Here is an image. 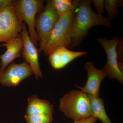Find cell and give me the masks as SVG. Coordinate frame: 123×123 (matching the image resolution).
Instances as JSON below:
<instances>
[{
  "mask_svg": "<svg viewBox=\"0 0 123 123\" xmlns=\"http://www.w3.org/2000/svg\"><path fill=\"white\" fill-rule=\"evenodd\" d=\"M23 24L15 14L12 4L0 10V42L7 43L19 34Z\"/></svg>",
  "mask_w": 123,
  "mask_h": 123,
  "instance_id": "cell-7",
  "label": "cell"
},
{
  "mask_svg": "<svg viewBox=\"0 0 123 123\" xmlns=\"http://www.w3.org/2000/svg\"><path fill=\"white\" fill-rule=\"evenodd\" d=\"M60 18L51 0L47 1L44 9L38 13L36 18L35 30L40 42L39 53L43 51L49 35Z\"/></svg>",
  "mask_w": 123,
  "mask_h": 123,
  "instance_id": "cell-5",
  "label": "cell"
},
{
  "mask_svg": "<svg viewBox=\"0 0 123 123\" xmlns=\"http://www.w3.org/2000/svg\"><path fill=\"white\" fill-rule=\"evenodd\" d=\"M33 74L31 66L25 61L18 64L13 62L0 75V84L15 87Z\"/></svg>",
  "mask_w": 123,
  "mask_h": 123,
  "instance_id": "cell-8",
  "label": "cell"
},
{
  "mask_svg": "<svg viewBox=\"0 0 123 123\" xmlns=\"http://www.w3.org/2000/svg\"><path fill=\"white\" fill-rule=\"evenodd\" d=\"M24 118L27 123H52V115H25Z\"/></svg>",
  "mask_w": 123,
  "mask_h": 123,
  "instance_id": "cell-17",
  "label": "cell"
},
{
  "mask_svg": "<svg viewBox=\"0 0 123 123\" xmlns=\"http://www.w3.org/2000/svg\"><path fill=\"white\" fill-rule=\"evenodd\" d=\"M53 112V105L48 101L39 99L35 95L28 98L26 115H52Z\"/></svg>",
  "mask_w": 123,
  "mask_h": 123,
  "instance_id": "cell-13",
  "label": "cell"
},
{
  "mask_svg": "<svg viewBox=\"0 0 123 123\" xmlns=\"http://www.w3.org/2000/svg\"><path fill=\"white\" fill-rule=\"evenodd\" d=\"M51 1L52 6L60 17L74 9L77 2V0H52Z\"/></svg>",
  "mask_w": 123,
  "mask_h": 123,
  "instance_id": "cell-15",
  "label": "cell"
},
{
  "mask_svg": "<svg viewBox=\"0 0 123 123\" xmlns=\"http://www.w3.org/2000/svg\"><path fill=\"white\" fill-rule=\"evenodd\" d=\"M123 5V1L119 0H105L104 1V7L107 11V18L112 21L119 13L118 8Z\"/></svg>",
  "mask_w": 123,
  "mask_h": 123,
  "instance_id": "cell-16",
  "label": "cell"
},
{
  "mask_svg": "<svg viewBox=\"0 0 123 123\" xmlns=\"http://www.w3.org/2000/svg\"><path fill=\"white\" fill-rule=\"evenodd\" d=\"M85 68L88 73V80L86 85L83 87L76 85V86L91 97H99L100 86L103 80L107 76L106 73L103 68L99 70L96 68L91 61L86 63Z\"/></svg>",
  "mask_w": 123,
  "mask_h": 123,
  "instance_id": "cell-10",
  "label": "cell"
},
{
  "mask_svg": "<svg viewBox=\"0 0 123 123\" xmlns=\"http://www.w3.org/2000/svg\"><path fill=\"white\" fill-rule=\"evenodd\" d=\"M97 40L104 49L107 57V62L103 69L110 79H116L123 84V69L119 65L116 51L117 46L120 41L119 38L115 37L110 40L99 38Z\"/></svg>",
  "mask_w": 123,
  "mask_h": 123,
  "instance_id": "cell-6",
  "label": "cell"
},
{
  "mask_svg": "<svg viewBox=\"0 0 123 123\" xmlns=\"http://www.w3.org/2000/svg\"><path fill=\"white\" fill-rule=\"evenodd\" d=\"M89 97L92 116L99 119L102 123H112L106 112L103 99L99 97Z\"/></svg>",
  "mask_w": 123,
  "mask_h": 123,
  "instance_id": "cell-14",
  "label": "cell"
},
{
  "mask_svg": "<svg viewBox=\"0 0 123 123\" xmlns=\"http://www.w3.org/2000/svg\"><path fill=\"white\" fill-rule=\"evenodd\" d=\"M21 33L23 40V47L21 51L22 56L25 61L31 66L36 80L39 78H42L43 74L40 66L38 51L29 36L25 23H23Z\"/></svg>",
  "mask_w": 123,
  "mask_h": 123,
  "instance_id": "cell-9",
  "label": "cell"
},
{
  "mask_svg": "<svg viewBox=\"0 0 123 123\" xmlns=\"http://www.w3.org/2000/svg\"><path fill=\"white\" fill-rule=\"evenodd\" d=\"M86 54V52L73 51L65 47H61L49 55V60L53 68L60 69L63 68L76 58Z\"/></svg>",
  "mask_w": 123,
  "mask_h": 123,
  "instance_id": "cell-12",
  "label": "cell"
},
{
  "mask_svg": "<svg viewBox=\"0 0 123 123\" xmlns=\"http://www.w3.org/2000/svg\"><path fill=\"white\" fill-rule=\"evenodd\" d=\"M44 2L43 0H14L12 4L18 17L27 24L30 37L36 47L39 39L35 30L36 18L37 13L44 9Z\"/></svg>",
  "mask_w": 123,
  "mask_h": 123,
  "instance_id": "cell-4",
  "label": "cell"
},
{
  "mask_svg": "<svg viewBox=\"0 0 123 123\" xmlns=\"http://www.w3.org/2000/svg\"><path fill=\"white\" fill-rule=\"evenodd\" d=\"M23 45L22 36L19 34L9 42L0 46V47H5L7 48L6 51L0 55V61L1 62L0 75L15 59L22 56L20 52Z\"/></svg>",
  "mask_w": 123,
  "mask_h": 123,
  "instance_id": "cell-11",
  "label": "cell"
},
{
  "mask_svg": "<svg viewBox=\"0 0 123 123\" xmlns=\"http://www.w3.org/2000/svg\"><path fill=\"white\" fill-rule=\"evenodd\" d=\"M14 0H0V10L12 4Z\"/></svg>",
  "mask_w": 123,
  "mask_h": 123,
  "instance_id": "cell-20",
  "label": "cell"
},
{
  "mask_svg": "<svg viewBox=\"0 0 123 123\" xmlns=\"http://www.w3.org/2000/svg\"><path fill=\"white\" fill-rule=\"evenodd\" d=\"M59 110L65 116L74 120L92 116L90 98L81 91H70L60 100Z\"/></svg>",
  "mask_w": 123,
  "mask_h": 123,
  "instance_id": "cell-2",
  "label": "cell"
},
{
  "mask_svg": "<svg viewBox=\"0 0 123 123\" xmlns=\"http://www.w3.org/2000/svg\"><path fill=\"white\" fill-rule=\"evenodd\" d=\"M91 1L78 0L76 15L70 35L69 48L73 49L81 42L93 27L102 25L111 27L112 24L107 17L95 13L91 8Z\"/></svg>",
  "mask_w": 123,
  "mask_h": 123,
  "instance_id": "cell-1",
  "label": "cell"
},
{
  "mask_svg": "<svg viewBox=\"0 0 123 123\" xmlns=\"http://www.w3.org/2000/svg\"><path fill=\"white\" fill-rule=\"evenodd\" d=\"M97 119V117L92 116L84 119L74 120L73 123H95Z\"/></svg>",
  "mask_w": 123,
  "mask_h": 123,
  "instance_id": "cell-19",
  "label": "cell"
},
{
  "mask_svg": "<svg viewBox=\"0 0 123 123\" xmlns=\"http://www.w3.org/2000/svg\"><path fill=\"white\" fill-rule=\"evenodd\" d=\"M1 66V61H0V66Z\"/></svg>",
  "mask_w": 123,
  "mask_h": 123,
  "instance_id": "cell-21",
  "label": "cell"
},
{
  "mask_svg": "<svg viewBox=\"0 0 123 123\" xmlns=\"http://www.w3.org/2000/svg\"><path fill=\"white\" fill-rule=\"evenodd\" d=\"M77 1L75 8L60 17L52 31L43 50L45 55H49L61 47L69 48L70 33L76 15Z\"/></svg>",
  "mask_w": 123,
  "mask_h": 123,
  "instance_id": "cell-3",
  "label": "cell"
},
{
  "mask_svg": "<svg viewBox=\"0 0 123 123\" xmlns=\"http://www.w3.org/2000/svg\"><path fill=\"white\" fill-rule=\"evenodd\" d=\"M104 1L103 0H93V2L98 15H102L104 13Z\"/></svg>",
  "mask_w": 123,
  "mask_h": 123,
  "instance_id": "cell-18",
  "label": "cell"
}]
</instances>
